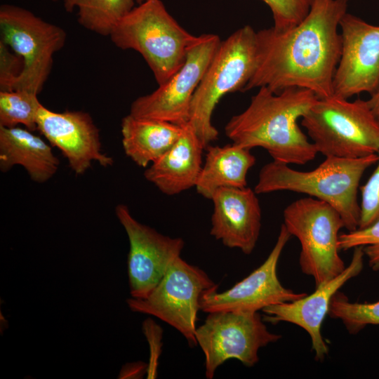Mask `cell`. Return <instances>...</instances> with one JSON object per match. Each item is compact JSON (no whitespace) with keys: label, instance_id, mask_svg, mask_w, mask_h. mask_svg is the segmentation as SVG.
<instances>
[{"label":"cell","instance_id":"6da1fadb","mask_svg":"<svg viewBox=\"0 0 379 379\" xmlns=\"http://www.w3.org/2000/svg\"><path fill=\"white\" fill-rule=\"evenodd\" d=\"M350 0H313L296 26L256 32V69L244 91L265 86L278 93L289 88L310 90L318 98L333 95L341 54L340 22Z\"/></svg>","mask_w":379,"mask_h":379},{"label":"cell","instance_id":"7a4b0ae2","mask_svg":"<svg viewBox=\"0 0 379 379\" xmlns=\"http://www.w3.org/2000/svg\"><path fill=\"white\" fill-rule=\"evenodd\" d=\"M318 100L310 90L289 88L276 93L259 88L247 108L225 127L232 142L251 149H265L273 161L302 165L318 153L298 125V120Z\"/></svg>","mask_w":379,"mask_h":379},{"label":"cell","instance_id":"3957f363","mask_svg":"<svg viewBox=\"0 0 379 379\" xmlns=\"http://www.w3.org/2000/svg\"><path fill=\"white\" fill-rule=\"evenodd\" d=\"M378 159L377 154L356 159L327 157L310 171L273 161L260 169L254 190L258 194L291 191L321 200L339 213L345 228L353 231L358 229L360 220V180Z\"/></svg>","mask_w":379,"mask_h":379},{"label":"cell","instance_id":"277c9868","mask_svg":"<svg viewBox=\"0 0 379 379\" xmlns=\"http://www.w3.org/2000/svg\"><path fill=\"white\" fill-rule=\"evenodd\" d=\"M109 36L118 48L140 53L159 86L183 65L198 38L182 27L160 0H147L133 8Z\"/></svg>","mask_w":379,"mask_h":379},{"label":"cell","instance_id":"5b68a950","mask_svg":"<svg viewBox=\"0 0 379 379\" xmlns=\"http://www.w3.org/2000/svg\"><path fill=\"white\" fill-rule=\"evenodd\" d=\"M256 31L245 25L220 42L193 95L189 124L206 149L218 138L213 112L226 94L244 91L256 69Z\"/></svg>","mask_w":379,"mask_h":379},{"label":"cell","instance_id":"8992f818","mask_svg":"<svg viewBox=\"0 0 379 379\" xmlns=\"http://www.w3.org/2000/svg\"><path fill=\"white\" fill-rule=\"evenodd\" d=\"M317 152L356 159L377 154L379 121L367 100L318 98L300 119Z\"/></svg>","mask_w":379,"mask_h":379},{"label":"cell","instance_id":"52a82bcc","mask_svg":"<svg viewBox=\"0 0 379 379\" xmlns=\"http://www.w3.org/2000/svg\"><path fill=\"white\" fill-rule=\"evenodd\" d=\"M284 225L300 244L301 271L317 287L346 267L339 255V232L344 223L328 204L311 197L297 199L284 210Z\"/></svg>","mask_w":379,"mask_h":379},{"label":"cell","instance_id":"ba28073f","mask_svg":"<svg viewBox=\"0 0 379 379\" xmlns=\"http://www.w3.org/2000/svg\"><path fill=\"white\" fill-rule=\"evenodd\" d=\"M1 41L22 60L13 91L38 95L51 73L54 54L65 44L67 34L31 11L11 4L0 7Z\"/></svg>","mask_w":379,"mask_h":379},{"label":"cell","instance_id":"9c48e42d","mask_svg":"<svg viewBox=\"0 0 379 379\" xmlns=\"http://www.w3.org/2000/svg\"><path fill=\"white\" fill-rule=\"evenodd\" d=\"M217 287L206 272L180 256L147 297H131L126 302L131 311L161 319L179 331L190 345H196L201 298Z\"/></svg>","mask_w":379,"mask_h":379},{"label":"cell","instance_id":"30bf717a","mask_svg":"<svg viewBox=\"0 0 379 379\" xmlns=\"http://www.w3.org/2000/svg\"><path fill=\"white\" fill-rule=\"evenodd\" d=\"M197 328L196 340L205 357V375L212 379L219 366L237 359L248 367L259 361L260 348L281 335L270 331L258 312L219 311L207 313Z\"/></svg>","mask_w":379,"mask_h":379},{"label":"cell","instance_id":"8fae6325","mask_svg":"<svg viewBox=\"0 0 379 379\" xmlns=\"http://www.w3.org/2000/svg\"><path fill=\"white\" fill-rule=\"evenodd\" d=\"M221 41L213 34L198 36L183 65L152 93L135 99L130 114L184 126L190 121L193 95Z\"/></svg>","mask_w":379,"mask_h":379},{"label":"cell","instance_id":"7c38bea8","mask_svg":"<svg viewBox=\"0 0 379 379\" xmlns=\"http://www.w3.org/2000/svg\"><path fill=\"white\" fill-rule=\"evenodd\" d=\"M291 234L281 225L277 241L266 260L246 277L223 292L218 288L204 293L200 310L206 313L219 311L258 312L265 307L301 298L306 293L284 287L277 277V265Z\"/></svg>","mask_w":379,"mask_h":379},{"label":"cell","instance_id":"4fadbf2b","mask_svg":"<svg viewBox=\"0 0 379 379\" xmlns=\"http://www.w3.org/2000/svg\"><path fill=\"white\" fill-rule=\"evenodd\" d=\"M115 213L129 241L127 265L131 296L144 298L180 256L185 241L179 237L164 235L140 223L126 205L117 206Z\"/></svg>","mask_w":379,"mask_h":379},{"label":"cell","instance_id":"5bb4252c","mask_svg":"<svg viewBox=\"0 0 379 379\" xmlns=\"http://www.w3.org/2000/svg\"><path fill=\"white\" fill-rule=\"evenodd\" d=\"M341 54L334 75L333 95L349 99L372 94L379 84V25L347 12L340 22Z\"/></svg>","mask_w":379,"mask_h":379},{"label":"cell","instance_id":"9a60e30c","mask_svg":"<svg viewBox=\"0 0 379 379\" xmlns=\"http://www.w3.org/2000/svg\"><path fill=\"white\" fill-rule=\"evenodd\" d=\"M36 124L37 131L61 151L76 174L84 173L93 161L103 167L113 164V159L102 151L99 129L88 113L56 112L41 105Z\"/></svg>","mask_w":379,"mask_h":379},{"label":"cell","instance_id":"2e32d148","mask_svg":"<svg viewBox=\"0 0 379 379\" xmlns=\"http://www.w3.org/2000/svg\"><path fill=\"white\" fill-rule=\"evenodd\" d=\"M364 255L363 246L354 248L349 265L340 274L315 287V291L310 295L265 307L262 310L263 320L272 324L288 322L303 328L311 338L315 359H324L329 349L321 335L322 322L328 314L333 295L362 271Z\"/></svg>","mask_w":379,"mask_h":379},{"label":"cell","instance_id":"e0dca14e","mask_svg":"<svg viewBox=\"0 0 379 379\" xmlns=\"http://www.w3.org/2000/svg\"><path fill=\"white\" fill-rule=\"evenodd\" d=\"M257 193L249 187H222L213 194L210 234L224 246L251 254L261 228Z\"/></svg>","mask_w":379,"mask_h":379},{"label":"cell","instance_id":"ac0fdd59","mask_svg":"<svg viewBox=\"0 0 379 379\" xmlns=\"http://www.w3.org/2000/svg\"><path fill=\"white\" fill-rule=\"evenodd\" d=\"M205 149L192 126H183L175 144L145 173L146 180L166 195H175L195 187Z\"/></svg>","mask_w":379,"mask_h":379},{"label":"cell","instance_id":"d6986e66","mask_svg":"<svg viewBox=\"0 0 379 379\" xmlns=\"http://www.w3.org/2000/svg\"><path fill=\"white\" fill-rule=\"evenodd\" d=\"M59 160L51 146L33 131L21 127L0 126V169L22 166L34 182L43 183L57 172Z\"/></svg>","mask_w":379,"mask_h":379},{"label":"cell","instance_id":"ffe728a7","mask_svg":"<svg viewBox=\"0 0 379 379\" xmlns=\"http://www.w3.org/2000/svg\"><path fill=\"white\" fill-rule=\"evenodd\" d=\"M182 129L183 126L129 114L121 124L124 152L138 166L146 168L175 144Z\"/></svg>","mask_w":379,"mask_h":379},{"label":"cell","instance_id":"44dd1931","mask_svg":"<svg viewBox=\"0 0 379 379\" xmlns=\"http://www.w3.org/2000/svg\"><path fill=\"white\" fill-rule=\"evenodd\" d=\"M195 188L204 198L211 199L216 190L222 187H245L247 174L255 164L251 149L237 144L206 147Z\"/></svg>","mask_w":379,"mask_h":379},{"label":"cell","instance_id":"7402d4cb","mask_svg":"<svg viewBox=\"0 0 379 379\" xmlns=\"http://www.w3.org/2000/svg\"><path fill=\"white\" fill-rule=\"evenodd\" d=\"M135 0H64L67 12L78 8V22L84 28L109 36L119 22L133 8Z\"/></svg>","mask_w":379,"mask_h":379},{"label":"cell","instance_id":"603a6c76","mask_svg":"<svg viewBox=\"0 0 379 379\" xmlns=\"http://www.w3.org/2000/svg\"><path fill=\"white\" fill-rule=\"evenodd\" d=\"M36 94L25 91H0V126H24L37 131V114L42 104Z\"/></svg>","mask_w":379,"mask_h":379},{"label":"cell","instance_id":"cb8c5ba5","mask_svg":"<svg viewBox=\"0 0 379 379\" xmlns=\"http://www.w3.org/2000/svg\"><path fill=\"white\" fill-rule=\"evenodd\" d=\"M328 315L342 321L351 334L368 325H379V300L372 302H352L339 291L332 298Z\"/></svg>","mask_w":379,"mask_h":379},{"label":"cell","instance_id":"d4e9b609","mask_svg":"<svg viewBox=\"0 0 379 379\" xmlns=\"http://www.w3.org/2000/svg\"><path fill=\"white\" fill-rule=\"evenodd\" d=\"M270 8L273 27L286 30L298 25L308 14L313 0H260Z\"/></svg>","mask_w":379,"mask_h":379},{"label":"cell","instance_id":"484cf974","mask_svg":"<svg viewBox=\"0 0 379 379\" xmlns=\"http://www.w3.org/2000/svg\"><path fill=\"white\" fill-rule=\"evenodd\" d=\"M378 164L366 182L360 187V220L358 229L365 228L379 218V150Z\"/></svg>","mask_w":379,"mask_h":379},{"label":"cell","instance_id":"4316f807","mask_svg":"<svg viewBox=\"0 0 379 379\" xmlns=\"http://www.w3.org/2000/svg\"><path fill=\"white\" fill-rule=\"evenodd\" d=\"M23 67L22 60L0 40V91H11Z\"/></svg>","mask_w":379,"mask_h":379},{"label":"cell","instance_id":"83f0119b","mask_svg":"<svg viewBox=\"0 0 379 379\" xmlns=\"http://www.w3.org/2000/svg\"><path fill=\"white\" fill-rule=\"evenodd\" d=\"M370 245L379 246V218L365 228L348 231L339 235L340 251Z\"/></svg>","mask_w":379,"mask_h":379},{"label":"cell","instance_id":"f1b7e54d","mask_svg":"<svg viewBox=\"0 0 379 379\" xmlns=\"http://www.w3.org/2000/svg\"><path fill=\"white\" fill-rule=\"evenodd\" d=\"M364 255L368 258L369 265L374 270H379V246H363Z\"/></svg>","mask_w":379,"mask_h":379},{"label":"cell","instance_id":"f546056e","mask_svg":"<svg viewBox=\"0 0 379 379\" xmlns=\"http://www.w3.org/2000/svg\"><path fill=\"white\" fill-rule=\"evenodd\" d=\"M147 365L143 363H134L128 364L125 370L122 371L121 378H138L142 375Z\"/></svg>","mask_w":379,"mask_h":379},{"label":"cell","instance_id":"4dcf8cb0","mask_svg":"<svg viewBox=\"0 0 379 379\" xmlns=\"http://www.w3.org/2000/svg\"><path fill=\"white\" fill-rule=\"evenodd\" d=\"M367 102L376 119L379 121V84L375 91L371 94Z\"/></svg>","mask_w":379,"mask_h":379},{"label":"cell","instance_id":"1f68e13d","mask_svg":"<svg viewBox=\"0 0 379 379\" xmlns=\"http://www.w3.org/2000/svg\"><path fill=\"white\" fill-rule=\"evenodd\" d=\"M139 4H142V2L147 1V0H136Z\"/></svg>","mask_w":379,"mask_h":379},{"label":"cell","instance_id":"d6a6232c","mask_svg":"<svg viewBox=\"0 0 379 379\" xmlns=\"http://www.w3.org/2000/svg\"><path fill=\"white\" fill-rule=\"evenodd\" d=\"M51 1H58V0H51Z\"/></svg>","mask_w":379,"mask_h":379}]
</instances>
